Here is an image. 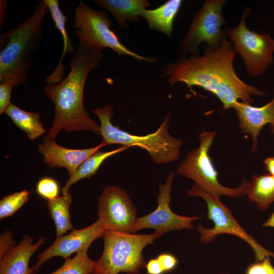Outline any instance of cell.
I'll use <instances>...</instances> for the list:
<instances>
[{
	"mask_svg": "<svg viewBox=\"0 0 274 274\" xmlns=\"http://www.w3.org/2000/svg\"><path fill=\"white\" fill-rule=\"evenodd\" d=\"M236 54L226 38L215 47L206 45L202 56H179L175 61L164 63L160 77H166L171 87L182 82L191 90L193 86L203 88L221 101L224 110L233 108L239 100L251 105L253 96H264L265 92L237 76L233 66Z\"/></svg>",
	"mask_w": 274,
	"mask_h": 274,
	"instance_id": "1",
	"label": "cell"
},
{
	"mask_svg": "<svg viewBox=\"0 0 274 274\" xmlns=\"http://www.w3.org/2000/svg\"><path fill=\"white\" fill-rule=\"evenodd\" d=\"M102 51L79 42L69 62L70 71L59 83L43 89L54 105L52 125L46 136L55 140L59 131H90L100 135V125L84 108V87L89 73L100 66Z\"/></svg>",
	"mask_w": 274,
	"mask_h": 274,
	"instance_id": "2",
	"label": "cell"
},
{
	"mask_svg": "<svg viewBox=\"0 0 274 274\" xmlns=\"http://www.w3.org/2000/svg\"><path fill=\"white\" fill-rule=\"evenodd\" d=\"M48 12L44 0L40 1L25 20L3 34L7 43L0 52V83L18 87L26 82L42 44L43 20Z\"/></svg>",
	"mask_w": 274,
	"mask_h": 274,
	"instance_id": "3",
	"label": "cell"
},
{
	"mask_svg": "<svg viewBox=\"0 0 274 274\" xmlns=\"http://www.w3.org/2000/svg\"><path fill=\"white\" fill-rule=\"evenodd\" d=\"M92 112L100 121L101 142L105 146L119 144L129 148L138 146L148 152L157 164H167L177 160L180 154L182 141L168 132L170 114H167L162 123L154 132L145 135L131 134L114 125L111 122L114 111L111 105L97 108Z\"/></svg>",
	"mask_w": 274,
	"mask_h": 274,
	"instance_id": "4",
	"label": "cell"
},
{
	"mask_svg": "<svg viewBox=\"0 0 274 274\" xmlns=\"http://www.w3.org/2000/svg\"><path fill=\"white\" fill-rule=\"evenodd\" d=\"M161 236L155 232L140 234L106 230L102 237L103 252L95 261L92 274H139L146 264L143 250Z\"/></svg>",
	"mask_w": 274,
	"mask_h": 274,
	"instance_id": "5",
	"label": "cell"
},
{
	"mask_svg": "<svg viewBox=\"0 0 274 274\" xmlns=\"http://www.w3.org/2000/svg\"><path fill=\"white\" fill-rule=\"evenodd\" d=\"M111 26V21L105 11L96 10L83 1H79L75 9L72 26L79 42L100 51L109 48L120 59L123 55H126L140 63L154 64L158 61L157 57L144 56L128 49L121 42Z\"/></svg>",
	"mask_w": 274,
	"mask_h": 274,
	"instance_id": "6",
	"label": "cell"
},
{
	"mask_svg": "<svg viewBox=\"0 0 274 274\" xmlns=\"http://www.w3.org/2000/svg\"><path fill=\"white\" fill-rule=\"evenodd\" d=\"M217 135L216 131H204L199 133V146L191 150L186 155L177 169V173L195 182L204 190L217 196L225 195L238 197L246 194L248 181L243 179L242 183L235 188L221 185L209 151Z\"/></svg>",
	"mask_w": 274,
	"mask_h": 274,
	"instance_id": "7",
	"label": "cell"
},
{
	"mask_svg": "<svg viewBox=\"0 0 274 274\" xmlns=\"http://www.w3.org/2000/svg\"><path fill=\"white\" fill-rule=\"evenodd\" d=\"M250 13V8L246 7L238 24L233 28L227 26L225 30L234 51L244 60L248 74L256 77L264 74L273 62L274 39L268 33H260L247 27L246 20Z\"/></svg>",
	"mask_w": 274,
	"mask_h": 274,
	"instance_id": "8",
	"label": "cell"
},
{
	"mask_svg": "<svg viewBox=\"0 0 274 274\" xmlns=\"http://www.w3.org/2000/svg\"><path fill=\"white\" fill-rule=\"evenodd\" d=\"M226 0H206L194 15L187 31L179 43V56L187 54L199 55V45L204 43L209 47H215L227 36L223 26H227L222 15Z\"/></svg>",
	"mask_w": 274,
	"mask_h": 274,
	"instance_id": "9",
	"label": "cell"
},
{
	"mask_svg": "<svg viewBox=\"0 0 274 274\" xmlns=\"http://www.w3.org/2000/svg\"><path fill=\"white\" fill-rule=\"evenodd\" d=\"M187 195L199 196L206 201L208 209L207 217L214 223V227L211 228H205L201 224L198 225L197 229L201 241L209 243L218 235L230 234L247 243L253 249L257 260L260 261L269 256L274 257V252L261 246L240 226L229 209L222 203L219 197L208 192L195 184L187 191Z\"/></svg>",
	"mask_w": 274,
	"mask_h": 274,
	"instance_id": "10",
	"label": "cell"
},
{
	"mask_svg": "<svg viewBox=\"0 0 274 274\" xmlns=\"http://www.w3.org/2000/svg\"><path fill=\"white\" fill-rule=\"evenodd\" d=\"M136 214L125 190L114 185L104 187L98 200V220L105 230L132 233Z\"/></svg>",
	"mask_w": 274,
	"mask_h": 274,
	"instance_id": "11",
	"label": "cell"
},
{
	"mask_svg": "<svg viewBox=\"0 0 274 274\" xmlns=\"http://www.w3.org/2000/svg\"><path fill=\"white\" fill-rule=\"evenodd\" d=\"M175 177V174L170 172L165 182L159 184L157 208L149 214L137 218L132 233L143 229L152 228L155 230V233L162 235L168 231L188 229L193 227L192 223L197 220L198 217L181 216L170 209L171 191Z\"/></svg>",
	"mask_w": 274,
	"mask_h": 274,
	"instance_id": "12",
	"label": "cell"
},
{
	"mask_svg": "<svg viewBox=\"0 0 274 274\" xmlns=\"http://www.w3.org/2000/svg\"><path fill=\"white\" fill-rule=\"evenodd\" d=\"M105 231L97 219L87 227L73 229L67 234L56 237L50 246L38 255V261L32 268L34 271H38L46 261L52 257L60 256L66 260L74 253L89 249L96 238L102 237Z\"/></svg>",
	"mask_w": 274,
	"mask_h": 274,
	"instance_id": "13",
	"label": "cell"
},
{
	"mask_svg": "<svg viewBox=\"0 0 274 274\" xmlns=\"http://www.w3.org/2000/svg\"><path fill=\"white\" fill-rule=\"evenodd\" d=\"M37 146L45 163L51 168L56 167L65 168L68 175L71 177L87 158L105 145L100 143L90 148L69 149L60 146L55 140L46 136L44 138L43 143L38 144Z\"/></svg>",
	"mask_w": 274,
	"mask_h": 274,
	"instance_id": "14",
	"label": "cell"
},
{
	"mask_svg": "<svg viewBox=\"0 0 274 274\" xmlns=\"http://www.w3.org/2000/svg\"><path fill=\"white\" fill-rule=\"evenodd\" d=\"M233 109L236 111L242 132L252 139V151L254 153L257 149L262 128L266 124L274 122V97L266 105L259 107L238 101Z\"/></svg>",
	"mask_w": 274,
	"mask_h": 274,
	"instance_id": "15",
	"label": "cell"
},
{
	"mask_svg": "<svg viewBox=\"0 0 274 274\" xmlns=\"http://www.w3.org/2000/svg\"><path fill=\"white\" fill-rule=\"evenodd\" d=\"M44 243V237H40L33 244L32 238L24 235L18 245L12 247L0 259V274H32L34 270L28 266L29 259Z\"/></svg>",
	"mask_w": 274,
	"mask_h": 274,
	"instance_id": "16",
	"label": "cell"
},
{
	"mask_svg": "<svg viewBox=\"0 0 274 274\" xmlns=\"http://www.w3.org/2000/svg\"><path fill=\"white\" fill-rule=\"evenodd\" d=\"M95 4L108 10L115 18L120 27L128 29L127 21L137 22L143 11L150 7L147 0H95Z\"/></svg>",
	"mask_w": 274,
	"mask_h": 274,
	"instance_id": "17",
	"label": "cell"
},
{
	"mask_svg": "<svg viewBox=\"0 0 274 274\" xmlns=\"http://www.w3.org/2000/svg\"><path fill=\"white\" fill-rule=\"evenodd\" d=\"M44 1L54 21L55 26L61 35L63 40L62 53L59 62L54 70L46 78L47 84H54L59 83L63 79L65 66L63 63V60L67 53L72 54L74 53L75 47L73 46V42L67 34L65 26L67 17L60 9L59 1L58 0H44Z\"/></svg>",
	"mask_w": 274,
	"mask_h": 274,
	"instance_id": "18",
	"label": "cell"
},
{
	"mask_svg": "<svg viewBox=\"0 0 274 274\" xmlns=\"http://www.w3.org/2000/svg\"><path fill=\"white\" fill-rule=\"evenodd\" d=\"M183 3L182 0H168L155 9H145L142 17L146 20L150 29L171 38L174 21Z\"/></svg>",
	"mask_w": 274,
	"mask_h": 274,
	"instance_id": "19",
	"label": "cell"
},
{
	"mask_svg": "<svg viewBox=\"0 0 274 274\" xmlns=\"http://www.w3.org/2000/svg\"><path fill=\"white\" fill-rule=\"evenodd\" d=\"M5 114L31 141L41 137L46 132L38 113L23 110L11 102Z\"/></svg>",
	"mask_w": 274,
	"mask_h": 274,
	"instance_id": "20",
	"label": "cell"
},
{
	"mask_svg": "<svg viewBox=\"0 0 274 274\" xmlns=\"http://www.w3.org/2000/svg\"><path fill=\"white\" fill-rule=\"evenodd\" d=\"M246 194L261 210L274 202V177L269 175L255 176L248 182Z\"/></svg>",
	"mask_w": 274,
	"mask_h": 274,
	"instance_id": "21",
	"label": "cell"
},
{
	"mask_svg": "<svg viewBox=\"0 0 274 274\" xmlns=\"http://www.w3.org/2000/svg\"><path fill=\"white\" fill-rule=\"evenodd\" d=\"M128 148H129L128 147L122 146L109 151L104 152L98 150L96 152L87 158L80 165L75 174L70 177L62 189V193L68 192L70 188L79 181L85 178H89L95 175L102 163L107 158Z\"/></svg>",
	"mask_w": 274,
	"mask_h": 274,
	"instance_id": "22",
	"label": "cell"
},
{
	"mask_svg": "<svg viewBox=\"0 0 274 274\" xmlns=\"http://www.w3.org/2000/svg\"><path fill=\"white\" fill-rule=\"evenodd\" d=\"M72 197L69 192L62 193L55 199L48 200L46 205L53 219L56 237L65 234L72 230L73 227L70 219V208Z\"/></svg>",
	"mask_w": 274,
	"mask_h": 274,
	"instance_id": "23",
	"label": "cell"
},
{
	"mask_svg": "<svg viewBox=\"0 0 274 274\" xmlns=\"http://www.w3.org/2000/svg\"><path fill=\"white\" fill-rule=\"evenodd\" d=\"M88 250L85 249L65 260L61 266L48 274H92L95 261L89 257Z\"/></svg>",
	"mask_w": 274,
	"mask_h": 274,
	"instance_id": "24",
	"label": "cell"
},
{
	"mask_svg": "<svg viewBox=\"0 0 274 274\" xmlns=\"http://www.w3.org/2000/svg\"><path fill=\"white\" fill-rule=\"evenodd\" d=\"M31 193L24 189L4 196L0 200V219L14 214L28 200Z\"/></svg>",
	"mask_w": 274,
	"mask_h": 274,
	"instance_id": "25",
	"label": "cell"
},
{
	"mask_svg": "<svg viewBox=\"0 0 274 274\" xmlns=\"http://www.w3.org/2000/svg\"><path fill=\"white\" fill-rule=\"evenodd\" d=\"M36 192L40 197L47 201L52 200L59 196V185L54 179L48 177H44L38 181Z\"/></svg>",
	"mask_w": 274,
	"mask_h": 274,
	"instance_id": "26",
	"label": "cell"
},
{
	"mask_svg": "<svg viewBox=\"0 0 274 274\" xmlns=\"http://www.w3.org/2000/svg\"><path fill=\"white\" fill-rule=\"evenodd\" d=\"M246 274H274L269 258L267 257L262 261L251 265L247 269Z\"/></svg>",
	"mask_w": 274,
	"mask_h": 274,
	"instance_id": "27",
	"label": "cell"
},
{
	"mask_svg": "<svg viewBox=\"0 0 274 274\" xmlns=\"http://www.w3.org/2000/svg\"><path fill=\"white\" fill-rule=\"evenodd\" d=\"M14 86L10 83H0V114L5 112L11 102L10 101L12 88Z\"/></svg>",
	"mask_w": 274,
	"mask_h": 274,
	"instance_id": "28",
	"label": "cell"
},
{
	"mask_svg": "<svg viewBox=\"0 0 274 274\" xmlns=\"http://www.w3.org/2000/svg\"><path fill=\"white\" fill-rule=\"evenodd\" d=\"M160 262L164 272L174 270L178 264V260L173 254L168 253L160 254L157 257Z\"/></svg>",
	"mask_w": 274,
	"mask_h": 274,
	"instance_id": "29",
	"label": "cell"
},
{
	"mask_svg": "<svg viewBox=\"0 0 274 274\" xmlns=\"http://www.w3.org/2000/svg\"><path fill=\"white\" fill-rule=\"evenodd\" d=\"M15 245L11 232L7 230L3 232L0 236V259Z\"/></svg>",
	"mask_w": 274,
	"mask_h": 274,
	"instance_id": "30",
	"label": "cell"
},
{
	"mask_svg": "<svg viewBox=\"0 0 274 274\" xmlns=\"http://www.w3.org/2000/svg\"><path fill=\"white\" fill-rule=\"evenodd\" d=\"M145 267L148 274H163L165 272L157 258L150 259L146 263Z\"/></svg>",
	"mask_w": 274,
	"mask_h": 274,
	"instance_id": "31",
	"label": "cell"
},
{
	"mask_svg": "<svg viewBox=\"0 0 274 274\" xmlns=\"http://www.w3.org/2000/svg\"><path fill=\"white\" fill-rule=\"evenodd\" d=\"M263 163L268 174L274 177V156L266 158L263 160Z\"/></svg>",
	"mask_w": 274,
	"mask_h": 274,
	"instance_id": "32",
	"label": "cell"
},
{
	"mask_svg": "<svg viewBox=\"0 0 274 274\" xmlns=\"http://www.w3.org/2000/svg\"><path fill=\"white\" fill-rule=\"evenodd\" d=\"M264 227H274V212L271 214L270 217L263 224Z\"/></svg>",
	"mask_w": 274,
	"mask_h": 274,
	"instance_id": "33",
	"label": "cell"
},
{
	"mask_svg": "<svg viewBox=\"0 0 274 274\" xmlns=\"http://www.w3.org/2000/svg\"><path fill=\"white\" fill-rule=\"evenodd\" d=\"M270 129L271 133L274 134V122L269 124Z\"/></svg>",
	"mask_w": 274,
	"mask_h": 274,
	"instance_id": "34",
	"label": "cell"
},
{
	"mask_svg": "<svg viewBox=\"0 0 274 274\" xmlns=\"http://www.w3.org/2000/svg\"><path fill=\"white\" fill-rule=\"evenodd\" d=\"M32 274H36V273H33Z\"/></svg>",
	"mask_w": 274,
	"mask_h": 274,
	"instance_id": "35",
	"label": "cell"
}]
</instances>
